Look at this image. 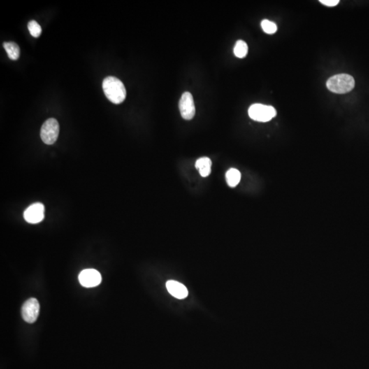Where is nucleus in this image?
Returning a JSON list of instances; mask_svg holds the SVG:
<instances>
[{
    "label": "nucleus",
    "mask_w": 369,
    "mask_h": 369,
    "mask_svg": "<svg viewBox=\"0 0 369 369\" xmlns=\"http://www.w3.org/2000/svg\"><path fill=\"white\" fill-rule=\"evenodd\" d=\"M103 89L106 97L114 104H120L125 99V87L117 77H106L103 80Z\"/></svg>",
    "instance_id": "obj_1"
},
{
    "label": "nucleus",
    "mask_w": 369,
    "mask_h": 369,
    "mask_svg": "<svg viewBox=\"0 0 369 369\" xmlns=\"http://www.w3.org/2000/svg\"><path fill=\"white\" fill-rule=\"evenodd\" d=\"M326 86L332 92L345 94L354 89L355 80L354 77L348 74H338L330 77Z\"/></svg>",
    "instance_id": "obj_2"
},
{
    "label": "nucleus",
    "mask_w": 369,
    "mask_h": 369,
    "mask_svg": "<svg viewBox=\"0 0 369 369\" xmlns=\"http://www.w3.org/2000/svg\"><path fill=\"white\" fill-rule=\"evenodd\" d=\"M249 117L258 122H268L277 116V110L274 107L256 103L249 107Z\"/></svg>",
    "instance_id": "obj_3"
},
{
    "label": "nucleus",
    "mask_w": 369,
    "mask_h": 369,
    "mask_svg": "<svg viewBox=\"0 0 369 369\" xmlns=\"http://www.w3.org/2000/svg\"><path fill=\"white\" fill-rule=\"evenodd\" d=\"M59 123L55 119H49L45 121L40 129V138L44 143L52 145L59 138Z\"/></svg>",
    "instance_id": "obj_4"
},
{
    "label": "nucleus",
    "mask_w": 369,
    "mask_h": 369,
    "mask_svg": "<svg viewBox=\"0 0 369 369\" xmlns=\"http://www.w3.org/2000/svg\"><path fill=\"white\" fill-rule=\"evenodd\" d=\"M179 110L184 120H191L194 118L196 114V108L194 98L190 92H185L182 94L179 101Z\"/></svg>",
    "instance_id": "obj_5"
},
{
    "label": "nucleus",
    "mask_w": 369,
    "mask_h": 369,
    "mask_svg": "<svg viewBox=\"0 0 369 369\" xmlns=\"http://www.w3.org/2000/svg\"><path fill=\"white\" fill-rule=\"evenodd\" d=\"M40 305L38 300L31 298L25 302L22 308V317L27 323H33L36 321L39 314Z\"/></svg>",
    "instance_id": "obj_6"
},
{
    "label": "nucleus",
    "mask_w": 369,
    "mask_h": 369,
    "mask_svg": "<svg viewBox=\"0 0 369 369\" xmlns=\"http://www.w3.org/2000/svg\"><path fill=\"white\" fill-rule=\"evenodd\" d=\"M45 216V207L43 204L36 203L28 207L24 214V219L31 224H38L43 221Z\"/></svg>",
    "instance_id": "obj_7"
},
{
    "label": "nucleus",
    "mask_w": 369,
    "mask_h": 369,
    "mask_svg": "<svg viewBox=\"0 0 369 369\" xmlns=\"http://www.w3.org/2000/svg\"><path fill=\"white\" fill-rule=\"evenodd\" d=\"M102 280L101 275L97 270L93 269L84 270L79 275V281L84 287L91 288L99 285Z\"/></svg>",
    "instance_id": "obj_8"
},
{
    "label": "nucleus",
    "mask_w": 369,
    "mask_h": 369,
    "mask_svg": "<svg viewBox=\"0 0 369 369\" xmlns=\"http://www.w3.org/2000/svg\"><path fill=\"white\" fill-rule=\"evenodd\" d=\"M166 287L168 292L176 298L182 300L185 298L188 295V291L185 286L177 281H168L166 283Z\"/></svg>",
    "instance_id": "obj_9"
},
{
    "label": "nucleus",
    "mask_w": 369,
    "mask_h": 369,
    "mask_svg": "<svg viewBox=\"0 0 369 369\" xmlns=\"http://www.w3.org/2000/svg\"><path fill=\"white\" fill-rule=\"evenodd\" d=\"M212 160L209 157H204L197 160L195 166L203 177H208L212 172Z\"/></svg>",
    "instance_id": "obj_10"
},
{
    "label": "nucleus",
    "mask_w": 369,
    "mask_h": 369,
    "mask_svg": "<svg viewBox=\"0 0 369 369\" xmlns=\"http://www.w3.org/2000/svg\"><path fill=\"white\" fill-rule=\"evenodd\" d=\"M3 45L10 59L12 61H17L19 59L20 56V48L17 44L14 42H5Z\"/></svg>",
    "instance_id": "obj_11"
},
{
    "label": "nucleus",
    "mask_w": 369,
    "mask_h": 369,
    "mask_svg": "<svg viewBox=\"0 0 369 369\" xmlns=\"http://www.w3.org/2000/svg\"><path fill=\"white\" fill-rule=\"evenodd\" d=\"M241 177L242 175H241L240 172L235 168H231L226 174V182L231 187H236L237 184H240Z\"/></svg>",
    "instance_id": "obj_12"
},
{
    "label": "nucleus",
    "mask_w": 369,
    "mask_h": 369,
    "mask_svg": "<svg viewBox=\"0 0 369 369\" xmlns=\"http://www.w3.org/2000/svg\"><path fill=\"white\" fill-rule=\"evenodd\" d=\"M248 52V47L247 43L244 40H237L234 47V54L239 59H244L247 55Z\"/></svg>",
    "instance_id": "obj_13"
},
{
    "label": "nucleus",
    "mask_w": 369,
    "mask_h": 369,
    "mask_svg": "<svg viewBox=\"0 0 369 369\" xmlns=\"http://www.w3.org/2000/svg\"><path fill=\"white\" fill-rule=\"evenodd\" d=\"M261 28L265 33L269 34H273L277 31V26L275 23L271 22L268 19L262 21Z\"/></svg>",
    "instance_id": "obj_14"
},
{
    "label": "nucleus",
    "mask_w": 369,
    "mask_h": 369,
    "mask_svg": "<svg viewBox=\"0 0 369 369\" xmlns=\"http://www.w3.org/2000/svg\"><path fill=\"white\" fill-rule=\"evenodd\" d=\"M28 30H29L30 33H31V36L34 37V38H38L40 36L42 33L41 27L39 24H38L34 20H31L29 22L28 24Z\"/></svg>",
    "instance_id": "obj_15"
},
{
    "label": "nucleus",
    "mask_w": 369,
    "mask_h": 369,
    "mask_svg": "<svg viewBox=\"0 0 369 369\" xmlns=\"http://www.w3.org/2000/svg\"><path fill=\"white\" fill-rule=\"evenodd\" d=\"M320 2L325 6L333 7L338 5L340 1L339 0H320Z\"/></svg>",
    "instance_id": "obj_16"
}]
</instances>
